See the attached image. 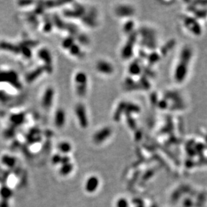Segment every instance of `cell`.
<instances>
[{
    "instance_id": "obj_1",
    "label": "cell",
    "mask_w": 207,
    "mask_h": 207,
    "mask_svg": "<svg viewBox=\"0 0 207 207\" xmlns=\"http://www.w3.org/2000/svg\"><path fill=\"white\" fill-rule=\"evenodd\" d=\"M88 80L85 73L83 71H77L73 76V87L76 95L83 97L85 95L87 91Z\"/></svg>"
},
{
    "instance_id": "obj_2",
    "label": "cell",
    "mask_w": 207,
    "mask_h": 207,
    "mask_svg": "<svg viewBox=\"0 0 207 207\" xmlns=\"http://www.w3.org/2000/svg\"><path fill=\"white\" fill-rule=\"evenodd\" d=\"M54 97H55V90L52 86H48L44 89L40 96V105L45 111H49L53 105Z\"/></svg>"
},
{
    "instance_id": "obj_3",
    "label": "cell",
    "mask_w": 207,
    "mask_h": 207,
    "mask_svg": "<svg viewBox=\"0 0 207 207\" xmlns=\"http://www.w3.org/2000/svg\"><path fill=\"white\" fill-rule=\"evenodd\" d=\"M74 113L76 121L81 128H85L88 125V119L85 107L81 103H77L74 107Z\"/></svg>"
},
{
    "instance_id": "obj_4",
    "label": "cell",
    "mask_w": 207,
    "mask_h": 207,
    "mask_svg": "<svg viewBox=\"0 0 207 207\" xmlns=\"http://www.w3.org/2000/svg\"><path fill=\"white\" fill-rule=\"evenodd\" d=\"M53 123L56 128L62 129L66 123V113L64 109H57L54 113Z\"/></svg>"
},
{
    "instance_id": "obj_5",
    "label": "cell",
    "mask_w": 207,
    "mask_h": 207,
    "mask_svg": "<svg viewBox=\"0 0 207 207\" xmlns=\"http://www.w3.org/2000/svg\"><path fill=\"white\" fill-rule=\"evenodd\" d=\"M99 185V180L97 176H91L87 179L85 184V190L89 193L97 190Z\"/></svg>"
},
{
    "instance_id": "obj_6",
    "label": "cell",
    "mask_w": 207,
    "mask_h": 207,
    "mask_svg": "<svg viewBox=\"0 0 207 207\" xmlns=\"http://www.w3.org/2000/svg\"><path fill=\"white\" fill-rule=\"evenodd\" d=\"M1 162L4 165L9 168H13L16 164V159L13 156L9 155H4L1 158Z\"/></svg>"
},
{
    "instance_id": "obj_7",
    "label": "cell",
    "mask_w": 207,
    "mask_h": 207,
    "mask_svg": "<svg viewBox=\"0 0 207 207\" xmlns=\"http://www.w3.org/2000/svg\"><path fill=\"white\" fill-rule=\"evenodd\" d=\"M58 149L61 153L67 154L71 151L72 146L70 142L67 141H62L58 144Z\"/></svg>"
},
{
    "instance_id": "obj_8",
    "label": "cell",
    "mask_w": 207,
    "mask_h": 207,
    "mask_svg": "<svg viewBox=\"0 0 207 207\" xmlns=\"http://www.w3.org/2000/svg\"><path fill=\"white\" fill-rule=\"evenodd\" d=\"M13 195V191L7 186H3L0 189V196L4 201H8Z\"/></svg>"
},
{
    "instance_id": "obj_9",
    "label": "cell",
    "mask_w": 207,
    "mask_h": 207,
    "mask_svg": "<svg viewBox=\"0 0 207 207\" xmlns=\"http://www.w3.org/2000/svg\"><path fill=\"white\" fill-rule=\"evenodd\" d=\"M73 166L71 162L65 164H62L61 168H60V174L62 176H67L73 171Z\"/></svg>"
},
{
    "instance_id": "obj_10",
    "label": "cell",
    "mask_w": 207,
    "mask_h": 207,
    "mask_svg": "<svg viewBox=\"0 0 207 207\" xmlns=\"http://www.w3.org/2000/svg\"><path fill=\"white\" fill-rule=\"evenodd\" d=\"M128 202L125 198H121L118 201L117 207H128Z\"/></svg>"
},
{
    "instance_id": "obj_11",
    "label": "cell",
    "mask_w": 207,
    "mask_h": 207,
    "mask_svg": "<svg viewBox=\"0 0 207 207\" xmlns=\"http://www.w3.org/2000/svg\"><path fill=\"white\" fill-rule=\"evenodd\" d=\"M62 159V156H60L59 154H56L53 157H52V163L54 164H61Z\"/></svg>"
},
{
    "instance_id": "obj_12",
    "label": "cell",
    "mask_w": 207,
    "mask_h": 207,
    "mask_svg": "<svg viewBox=\"0 0 207 207\" xmlns=\"http://www.w3.org/2000/svg\"><path fill=\"white\" fill-rule=\"evenodd\" d=\"M0 207H8V204H7V201H2V202L0 203Z\"/></svg>"
}]
</instances>
